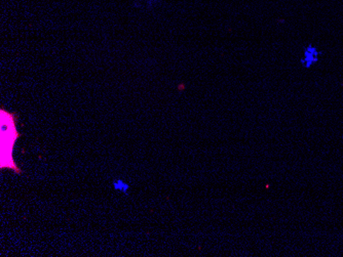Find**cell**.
Masks as SVG:
<instances>
[{
    "label": "cell",
    "mask_w": 343,
    "mask_h": 257,
    "mask_svg": "<svg viewBox=\"0 0 343 257\" xmlns=\"http://www.w3.org/2000/svg\"><path fill=\"white\" fill-rule=\"evenodd\" d=\"M0 149H2V160L0 168L11 169L20 174L21 170L18 168L14 160V149L20 135L17 128V116L4 109L0 110Z\"/></svg>",
    "instance_id": "1"
},
{
    "label": "cell",
    "mask_w": 343,
    "mask_h": 257,
    "mask_svg": "<svg viewBox=\"0 0 343 257\" xmlns=\"http://www.w3.org/2000/svg\"><path fill=\"white\" fill-rule=\"evenodd\" d=\"M160 0H134V5L137 9L150 10L156 7Z\"/></svg>",
    "instance_id": "2"
},
{
    "label": "cell",
    "mask_w": 343,
    "mask_h": 257,
    "mask_svg": "<svg viewBox=\"0 0 343 257\" xmlns=\"http://www.w3.org/2000/svg\"><path fill=\"white\" fill-rule=\"evenodd\" d=\"M112 186L115 190L117 191H120V192H123V194H127L128 192V189H129V184L126 183L124 180L122 179H115L113 182H112Z\"/></svg>",
    "instance_id": "3"
}]
</instances>
